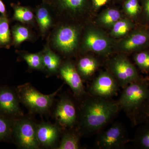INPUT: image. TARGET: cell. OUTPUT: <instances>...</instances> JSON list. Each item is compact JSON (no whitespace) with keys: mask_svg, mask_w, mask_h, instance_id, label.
Here are the masks:
<instances>
[{"mask_svg":"<svg viewBox=\"0 0 149 149\" xmlns=\"http://www.w3.org/2000/svg\"><path fill=\"white\" fill-rule=\"evenodd\" d=\"M118 103L95 97L86 100L80 113L81 127L88 133H94L106 125L117 113Z\"/></svg>","mask_w":149,"mask_h":149,"instance_id":"cell-1","label":"cell"},{"mask_svg":"<svg viewBox=\"0 0 149 149\" xmlns=\"http://www.w3.org/2000/svg\"><path fill=\"white\" fill-rule=\"evenodd\" d=\"M149 93V79L141 78L127 85L121 94L118 104L129 115L134 125H136L138 112Z\"/></svg>","mask_w":149,"mask_h":149,"instance_id":"cell-2","label":"cell"},{"mask_svg":"<svg viewBox=\"0 0 149 149\" xmlns=\"http://www.w3.org/2000/svg\"><path fill=\"white\" fill-rule=\"evenodd\" d=\"M61 88L52 94L46 95L40 93L31 84L26 83L17 88L16 94L19 101L30 110L42 113L50 108L55 97Z\"/></svg>","mask_w":149,"mask_h":149,"instance_id":"cell-3","label":"cell"},{"mask_svg":"<svg viewBox=\"0 0 149 149\" xmlns=\"http://www.w3.org/2000/svg\"><path fill=\"white\" fill-rule=\"evenodd\" d=\"M110 69L118 85L125 88L130 83L141 79L135 66L123 56L115 57L109 65Z\"/></svg>","mask_w":149,"mask_h":149,"instance_id":"cell-4","label":"cell"},{"mask_svg":"<svg viewBox=\"0 0 149 149\" xmlns=\"http://www.w3.org/2000/svg\"><path fill=\"white\" fill-rule=\"evenodd\" d=\"M15 138L19 147L22 149H37L40 148L37 140V125L32 120L22 119L17 120L13 126Z\"/></svg>","mask_w":149,"mask_h":149,"instance_id":"cell-5","label":"cell"},{"mask_svg":"<svg viewBox=\"0 0 149 149\" xmlns=\"http://www.w3.org/2000/svg\"><path fill=\"white\" fill-rule=\"evenodd\" d=\"M128 141L125 127L120 123L116 122L99 136L96 144L100 149H118L122 148Z\"/></svg>","mask_w":149,"mask_h":149,"instance_id":"cell-6","label":"cell"},{"mask_svg":"<svg viewBox=\"0 0 149 149\" xmlns=\"http://www.w3.org/2000/svg\"><path fill=\"white\" fill-rule=\"evenodd\" d=\"M118 84L113 74L101 72L91 84L90 92L93 96L100 97H110L117 94Z\"/></svg>","mask_w":149,"mask_h":149,"instance_id":"cell-7","label":"cell"},{"mask_svg":"<svg viewBox=\"0 0 149 149\" xmlns=\"http://www.w3.org/2000/svg\"><path fill=\"white\" fill-rule=\"evenodd\" d=\"M149 46V28L143 25L134 29L119 44L123 52L141 50Z\"/></svg>","mask_w":149,"mask_h":149,"instance_id":"cell-8","label":"cell"},{"mask_svg":"<svg viewBox=\"0 0 149 149\" xmlns=\"http://www.w3.org/2000/svg\"><path fill=\"white\" fill-rule=\"evenodd\" d=\"M78 39V31L76 28L64 26L57 31L54 42L56 47L63 52L70 53L77 47Z\"/></svg>","mask_w":149,"mask_h":149,"instance_id":"cell-9","label":"cell"},{"mask_svg":"<svg viewBox=\"0 0 149 149\" xmlns=\"http://www.w3.org/2000/svg\"><path fill=\"white\" fill-rule=\"evenodd\" d=\"M84 46L87 49L102 54L110 52L111 42L103 32L95 29H90L85 35Z\"/></svg>","mask_w":149,"mask_h":149,"instance_id":"cell-10","label":"cell"},{"mask_svg":"<svg viewBox=\"0 0 149 149\" xmlns=\"http://www.w3.org/2000/svg\"><path fill=\"white\" fill-rule=\"evenodd\" d=\"M54 117L58 123L63 127L71 128L74 126L77 114L72 102L67 98H62L56 107Z\"/></svg>","mask_w":149,"mask_h":149,"instance_id":"cell-11","label":"cell"},{"mask_svg":"<svg viewBox=\"0 0 149 149\" xmlns=\"http://www.w3.org/2000/svg\"><path fill=\"white\" fill-rule=\"evenodd\" d=\"M17 94L8 88L0 89V113L7 116L22 115Z\"/></svg>","mask_w":149,"mask_h":149,"instance_id":"cell-12","label":"cell"},{"mask_svg":"<svg viewBox=\"0 0 149 149\" xmlns=\"http://www.w3.org/2000/svg\"><path fill=\"white\" fill-rule=\"evenodd\" d=\"M61 75L77 97L84 95L85 91L80 74L70 62L65 63L60 69Z\"/></svg>","mask_w":149,"mask_h":149,"instance_id":"cell-13","label":"cell"},{"mask_svg":"<svg viewBox=\"0 0 149 149\" xmlns=\"http://www.w3.org/2000/svg\"><path fill=\"white\" fill-rule=\"evenodd\" d=\"M36 133L40 146L49 148L52 146L57 141L59 136V130L56 125L42 123L37 125Z\"/></svg>","mask_w":149,"mask_h":149,"instance_id":"cell-14","label":"cell"},{"mask_svg":"<svg viewBox=\"0 0 149 149\" xmlns=\"http://www.w3.org/2000/svg\"><path fill=\"white\" fill-rule=\"evenodd\" d=\"M56 7L62 12L76 14L83 12L88 0H54Z\"/></svg>","mask_w":149,"mask_h":149,"instance_id":"cell-15","label":"cell"},{"mask_svg":"<svg viewBox=\"0 0 149 149\" xmlns=\"http://www.w3.org/2000/svg\"><path fill=\"white\" fill-rule=\"evenodd\" d=\"M97 61L92 57H85L80 59L77 64V71L80 75L87 78L95 71L98 66Z\"/></svg>","mask_w":149,"mask_h":149,"instance_id":"cell-16","label":"cell"},{"mask_svg":"<svg viewBox=\"0 0 149 149\" xmlns=\"http://www.w3.org/2000/svg\"><path fill=\"white\" fill-rule=\"evenodd\" d=\"M133 142L139 149H149V123L141 124L136 130Z\"/></svg>","mask_w":149,"mask_h":149,"instance_id":"cell-17","label":"cell"},{"mask_svg":"<svg viewBox=\"0 0 149 149\" xmlns=\"http://www.w3.org/2000/svg\"><path fill=\"white\" fill-rule=\"evenodd\" d=\"M42 57L44 68L50 72L57 71L61 64L58 56L51 51L47 50L42 55Z\"/></svg>","mask_w":149,"mask_h":149,"instance_id":"cell-18","label":"cell"},{"mask_svg":"<svg viewBox=\"0 0 149 149\" xmlns=\"http://www.w3.org/2000/svg\"><path fill=\"white\" fill-rule=\"evenodd\" d=\"M80 148L79 139L76 133L72 131L65 132L63 134L59 146L57 149H77Z\"/></svg>","mask_w":149,"mask_h":149,"instance_id":"cell-19","label":"cell"},{"mask_svg":"<svg viewBox=\"0 0 149 149\" xmlns=\"http://www.w3.org/2000/svg\"><path fill=\"white\" fill-rule=\"evenodd\" d=\"M134 27V24L128 19H119L113 25L111 35L115 37H120L128 34Z\"/></svg>","mask_w":149,"mask_h":149,"instance_id":"cell-20","label":"cell"},{"mask_svg":"<svg viewBox=\"0 0 149 149\" xmlns=\"http://www.w3.org/2000/svg\"><path fill=\"white\" fill-rule=\"evenodd\" d=\"M120 14L118 10L114 9H109L104 11L99 17L101 24L106 26H113L120 19Z\"/></svg>","mask_w":149,"mask_h":149,"instance_id":"cell-21","label":"cell"},{"mask_svg":"<svg viewBox=\"0 0 149 149\" xmlns=\"http://www.w3.org/2000/svg\"><path fill=\"white\" fill-rule=\"evenodd\" d=\"M37 18L42 31H46L49 27L51 23V17L47 8L42 7L38 9L37 13Z\"/></svg>","mask_w":149,"mask_h":149,"instance_id":"cell-22","label":"cell"},{"mask_svg":"<svg viewBox=\"0 0 149 149\" xmlns=\"http://www.w3.org/2000/svg\"><path fill=\"white\" fill-rule=\"evenodd\" d=\"M134 60L139 68L143 71H149V51H143L136 53Z\"/></svg>","mask_w":149,"mask_h":149,"instance_id":"cell-23","label":"cell"},{"mask_svg":"<svg viewBox=\"0 0 149 149\" xmlns=\"http://www.w3.org/2000/svg\"><path fill=\"white\" fill-rule=\"evenodd\" d=\"M14 18L23 22H29L34 18V14L29 9L22 6H17L14 10Z\"/></svg>","mask_w":149,"mask_h":149,"instance_id":"cell-24","label":"cell"},{"mask_svg":"<svg viewBox=\"0 0 149 149\" xmlns=\"http://www.w3.org/2000/svg\"><path fill=\"white\" fill-rule=\"evenodd\" d=\"M23 58L31 68L35 69H42L44 68L42 57L41 54H26L23 56Z\"/></svg>","mask_w":149,"mask_h":149,"instance_id":"cell-25","label":"cell"},{"mask_svg":"<svg viewBox=\"0 0 149 149\" xmlns=\"http://www.w3.org/2000/svg\"><path fill=\"white\" fill-rule=\"evenodd\" d=\"M10 41V32L7 19L0 17V44L5 45Z\"/></svg>","mask_w":149,"mask_h":149,"instance_id":"cell-26","label":"cell"},{"mask_svg":"<svg viewBox=\"0 0 149 149\" xmlns=\"http://www.w3.org/2000/svg\"><path fill=\"white\" fill-rule=\"evenodd\" d=\"M124 9L127 14L132 17H136L141 14V7L139 0H126Z\"/></svg>","mask_w":149,"mask_h":149,"instance_id":"cell-27","label":"cell"},{"mask_svg":"<svg viewBox=\"0 0 149 149\" xmlns=\"http://www.w3.org/2000/svg\"><path fill=\"white\" fill-rule=\"evenodd\" d=\"M136 120V125L149 123V93L148 98L138 112Z\"/></svg>","mask_w":149,"mask_h":149,"instance_id":"cell-28","label":"cell"},{"mask_svg":"<svg viewBox=\"0 0 149 149\" xmlns=\"http://www.w3.org/2000/svg\"><path fill=\"white\" fill-rule=\"evenodd\" d=\"M30 33L26 27L19 26L16 27L13 31L15 42L17 44L24 42L29 38Z\"/></svg>","mask_w":149,"mask_h":149,"instance_id":"cell-29","label":"cell"},{"mask_svg":"<svg viewBox=\"0 0 149 149\" xmlns=\"http://www.w3.org/2000/svg\"><path fill=\"white\" fill-rule=\"evenodd\" d=\"M12 128L10 121L0 115V141L6 139L10 135L13 131Z\"/></svg>","mask_w":149,"mask_h":149,"instance_id":"cell-30","label":"cell"},{"mask_svg":"<svg viewBox=\"0 0 149 149\" xmlns=\"http://www.w3.org/2000/svg\"><path fill=\"white\" fill-rule=\"evenodd\" d=\"M144 20L146 22V27L149 28V0H139Z\"/></svg>","mask_w":149,"mask_h":149,"instance_id":"cell-31","label":"cell"},{"mask_svg":"<svg viewBox=\"0 0 149 149\" xmlns=\"http://www.w3.org/2000/svg\"><path fill=\"white\" fill-rule=\"evenodd\" d=\"M109 0H92L93 6L95 8H98L105 5Z\"/></svg>","mask_w":149,"mask_h":149,"instance_id":"cell-32","label":"cell"},{"mask_svg":"<svg viewBox=\"0 0 149 149\" xmlns=\"http://www.w3.org/2000/svg\"><path fill=\"white\" fill-rule=\"evenodd\" d=\"M6 12L5 6L1 0H0V13L2 14H4Z\"/></svg>","mask_w":149,"mask_h":149,"instance_id":"cell-33","label":"cell"}]
</instances>
